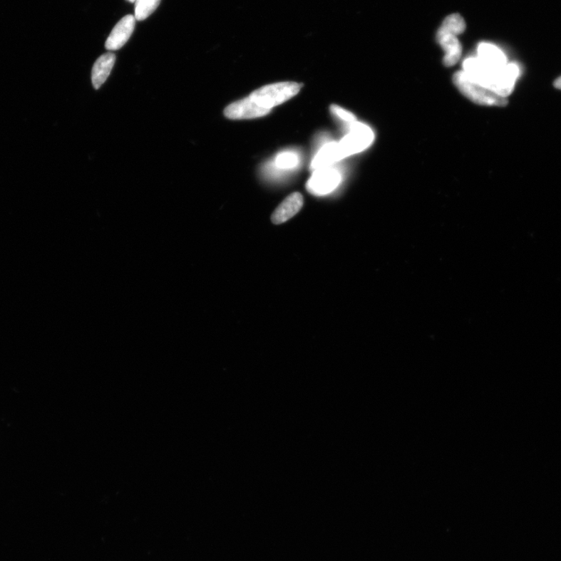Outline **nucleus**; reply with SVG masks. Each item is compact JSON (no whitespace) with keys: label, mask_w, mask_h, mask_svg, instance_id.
I'll use <instances>...</instances> for the list:
<instances>
[{"label":"nucleus","mask_w":561,"mask_h":561,"mask_svg":"<svg viewBox=\"0 0 561 561\" xmlns=\"http://www.w3.org/2000/svg\"><path fill=\"white\" fill-rule=\"evenodd\" d=\"M554 85L556 88L561 90V77L555 81Z\"/></svg>","instance_id":"nucleus-17"},{"label":"nucleus","mask_w":561,"mask_h":561,"mask_svg":"<svg viewBox=\"0 0 561 561\" xmlns=\"http://www.w3.org/2000/svg\"><path fill=\"white\" fill-rule=\"evenodd\" d=\"M304 205V197L300 192H293L276 209L272 216L275 225L287 222L296 215Z\"/></svg>","instance_id":"nucleus-8"},{"label":"nucleus","mask_w":561,"mask_h":561,"mask_svg":"<svg viewBox=\"0 0 561 561\" xmlns=\"http://www.w3.org/2000/svg\"><path fill=\"white\" fill-rule=\"evenodd\" d=\"M453 81L460 93L475 104L505 106L508 103L507 98L500 96L472 81L464 71H458L455 73Z\"/></svg>","instance_id":"nucleus-3"},{"label":"nucleus","mask_w":561,"mask_h":561,"mask_svg":"<svg viewBox=\"0 0 561 561\" xmlns=\"http://www.w3.org/2000/svg\"><path fill=\"white\" fill-rule=\"evenodd\" d=\"M341 182L339 173L334 169L324 168L314 171L307 184V190L312 195L322 196L329 194Z\"/></svg>","instance_id":"nucleus-5"},{"label":"nucleus","mask_w":561,"mask_h":561,"mask_svg":"<svg viewBox=\"0 0 561 561\" xmlns=\"http://www.w3.org/2000/svg\"><path fill=\"white\" fill-rule=\"evenodd\" d=\"M115 55L107 53L100 56L93 66L91 73L92 85L96 89H99L106 81L113 68L115 62Z\"/></svg>","instance_id":"nucleus-11"},{"label":"nucleus","mask_w":561,"mask_h":561,"mask_svg":"<svg viewBox=\"0 0 561 561\" xmlns=\"http://www.w3.org/2000/svg\"><path fill=\"white\" fill-rule=\"evenodd\" d=\"M161 0H136L135 19L138 21H144L152 15L157 9Z\"/></svg>","instance_id":"nucleus-13"},{"label":"nucleus","mask_w":561,"mask_h":561,"mask_svg":"<svg viewBox=\"0 0 561 561\" xmlns=\"http://www.w3.org/2000/svg\"><path fill=\"white\" fill-rule=\"evenodd\" d=\"M374 140V133L370 127L359 122L349 123V133L339 142L342 159L364 152Z\"/></svg>","instance_id":"nucleus-4"},{"label":"nucleus","mask_w":561,"mask_h":561,"mask_svg":"<svg viewBox=\"0 0 561 561\" xmlns=\"http://www.w3.org/2000/svg\"><path fill=\"white\" fill-rule=\"evenodd\" d=\"M136 19L135 16H125L113 29L111 34L105 41V48L110 51L120 49L128 43L135 29Z\"/></svg>","instance_id":"nucleus-7"},{"label":"nucleus","mask_w":561,"mask_h":561,"mask_svg":"<svg viewBox=\"0 0 561 561\" xmlns=\"http://www.w3.org/2000/svg\"><path fill=\"white\" fill-rule=\"evenodd\" d=\"M302 86L296 82H281L254 91L249 96L259 106L272 110L296 96Z\"/></svg>","instance_id":"nucleus-2"},{"label":"nucleus","mask_w":561,"mask_h":561,"mask_svg":"<svg viewBox=\"0 0 561 561\" xmlns=\"http://www.w3.org/2000/svg\"><path fill=\"white\" fill-rule=\"evenodd\" d=\"M477 57L490 68L501 69L508 63L504 52L493 44L482 43L477 48Z\"/></svg>","instance_id":"nucleus-10"},{"label":"nucleus","mask_w":561,"mask_h":561,"mask_svg":"<svg viewBox=\"0 0 561 561\" xmlns=\"http://www.w3.org/2000/svg\"><path fill=\"white\" fill-rule=\"evenodd\" d=\"M342 160L339 144L331 142L326 144L318 152L312 163V170L314 171L328 168L334 163Z\"/></svg>","instance_id":"nucleus-12"},{"label":"nucleus","mask_w":561,"mask_h":561,"mask_svg":"<svg viewBox=\"0 0 561 561\" xmlns=\"http://www.w3.org/2000/svg\"><path fill=\"white\" fill-rule=\"evenodd\" d=\"M441 28L454 36L462 34L465 30V22L458 14H451L443 22Z\"/></svg>","instance_id":"nucleus-14"},{"label":"nucleus","mask_w":561,"mask_h":561,"mask_svg":"<svg viewBox=\"0 0 561 561\" xmlns=\"http://www.w3.org/2000/svg\"><path fill=\"white\" fill-rule=\"evenodd\" d=\"M330 110L334 115L339 117V118L343 121H345L349 123H351L356 121V117L355 115L351 113L349 111L345 110V108H341L336 105H331L330 107Z\"/></svg>","instance_id":"nucleus-16"},{"label":"nucleus","mask_w":561,"mask_h":561,"mask_svg":"<svg viewBox=\"0 0 561 561\" xmlns=\"http://www.w3.org/2000/svg\"><path fill=\"white\" fill-rule=\"evenodd\" d=\"M128 1L130 3H135L136 0H128Z\"/></svg>","instance_id":"nucleus-18"},{"label":"nucleus","mask_w":561,"mask_h":561,"mask_svg":"<svg viewBox=\"0 0 561 561\" xmlns=\"http://www.w3.org/2000/svg\"><path fill=\"white\" fill-rule=\"evenodd\" d=\"M272 110L257 105L249 97L225 108L224 115L230 120H249L269 115Z\"/></svg>","instance_id":"nucleus-6"},{"label":"nucleus","mask_w":561,"mask_h":561,"mask_svg":"<svg viewBox=\"0 0 561 561\" xmlns=\"http://www.w3.org/2000/svg\"><path fill=\"white\" fill-rule=\"evenodd\" d=\"M299 164V158L292 153H284L275 159V165L281 169H293Z\"/></svg>","instance_id":"nucleus-15"},{"label":"nucleus","mask_w":561,"mask_h":561,"mask_svg":"<svg viewBox=\"0 0 561 561\" xmlns=\"http://www.w3.org/2000/svg\"><path fill=\"white\" fill-rule=\"evenodd\" d=\"M463 68L472 81L504 98L513 93L520 75V68L516 63H508L503 68L493 69L484 65L478 57L466 58Z\"/></svg>","instance_id":"nucleus-1"},{"label":"nucleus","mask_w":561,"mask_h":561,"mask_svg":"<svg viewBox=\"0 0 561 561\" xmlns=\"http://www.w3.org/2000/svg\"><path fill=\"white\" fill-rule=\"evenodd\" d=\"M437 38L446 53L445 58H443V63L446 66L456 65L462 56V46H460L456 36L451 34L441 27L438 32Z\"/></svg>","instance_id":"nucleus-9"}]
</instances>
